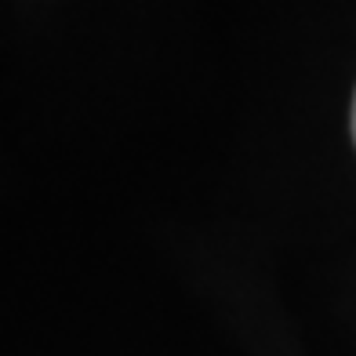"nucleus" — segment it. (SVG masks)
<instances>
[{
	"label": "nucleus",
	"instance_id": "f257e3e1",
	"mask_svg": "<svg viewBox=\"0 0 356 356\" xmlns=\"http://www.w3.org/2000/svg\"><path fill=\"white\" fill-rule=\"evenodd\" d=\"M353 138H356V99H353Z\"/></svg>",
	"mask_w": 356,
	"mask_h": 356
}]
</instances>
